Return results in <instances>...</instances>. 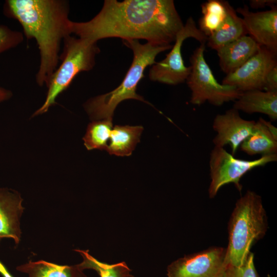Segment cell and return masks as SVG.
Segmentation results:
<instances>
[{"label":"cell","mask_w":277,"mask_h":277,"mask_svg":"<svg viewBox=\"0 0 277 277\" xmlns=\"http://www.w3.org/2000/svg\"><path fill=\"white\" fill-rule=\"evenodd\" d=\"M12 96V92L0 86V103L9 99Z\"/></svg>","instance_id":"4316f807"},{"label":"cell","mask_w":277,"mask_h":277,"mask_svg":"<svg viewBox=\"0 0 277 277\" xmlns=\"http://www.w3.org/2000/svg\"><path fill=\"white\" fill-rule=\"evenodd\" d=\"M192 37L201 44H206L207 37L197 27L192 17H189L182 29L176 35L171 51L166 57L152 65L149 70L150 80L162 83L176 85L186 81L191 67H186L182 57V46L184 41Z\"/></svg>","instance_id":"ba28073f"},{"label":"cell","mask_w":277,"mask_h":277,"mask_svg":"<svg viewBox=\"0 0 277 277\" xmlns=\"http://www.w3.org/2000/svg\"><path fill=\"white\" fill-rule=\"evenodd\" d=\"M23 34L5 25H0V53L18 46L23 41Z\"/></svg>","instance_id":"cb8c5ba5"},{"label":"cell","mask_w":277,"mask_h":277,"mask_svg":"<svg viewBox=\"0 0 277 277\" xmlns=\"http://www.w3.org/2000/svg\"><path fill=\"white\" fill-rule=\"evenodd\" d=\"M267 217L261 197L248 190L239 199L228 223V266L242 265L252 246L265 235Z\"/></svg>","instance_id":"3957f363"},{"label":"cell","mask_w":277,"mask_h":277,"mask_svg":"<svg viewBox=\"0 0 277 277\" xmlns=\"http://www.w3.org/2000/svg\"><path fill=\"white\" fill-rule=\"evenodd\" d=\"M183 26L172 0H106L93 18L70 21L68 28L70 35L93 42L120 37L167 46L174 42Z\"/></svg>","instance_id":"6da1fadb"},{"label":"cell","mask_w":277,"mask_h":277,"mask_svg":"<svg viewBox=\"0 0 277 277\" xmlns=\"http://www.w3.org/2000/svg\"><path fill=\"white\" fill-rule=\"evenodd\" d=\"M276 0H250L249 1L250 6L253 9L262 8L266 6L270 7L276 5Z\"/></svg>","instance_id":"484cf974"},{"label":"cell","mask_w":277,"mask_h":277,"mask_svg":"<svg viewBox=\"0 0 277 277\" xmlns=\"http://www.w3.org/2000/svg\"><path fill=\"white\" fill-rule=\"evenodd\" d=\"M0 274L3 277H14L0 261Z\"/></svg>","instance_id":"f1b7e54d"},{"label":"cell","mask_w":277,"mask_h":277,"mask_svg":"<svg viewBox=\"0 0 277 277\" xmlns=\"http://www.w3.org/2000/svg\"><path fill=\"white\" fill-rule=\"evenodd\" d=\"M112 128V119L96 120L89 124L83 137L87 150H106Z\"/></svg>","instance_id":"7402d4cb"},{"label":"cell","mask_w":277,"mask_h":277,"mask_svg":"<svg viewBox=\"0 0 277 277\" xmlns=\"http://www.w3.org/2000/svg\"><path fill=\"white\" fill-rule=\"evenodd\" d=\"M240 149L249 155L276 154L277 138L269 131L260 117L255 121L252 133L241 144Z\"/></svg>","instance_id":"ac0fdd59"},{"label":"cell","mask_w":277,"mask_h":277,"mask_svg":"<svg viewBox=\"0 0 277 277\" xmlns=\"http://www.w3.org/2000/svg\"><path fill=\"white\" fill-rule=\"evenodd\" d=\"M236 12L241 14L247 34L261 47L277 52V7L270 9L253 12L247 6L238 8Z\"/></svg>","instance_id":"7c38bea8"},{"label":"cell","mask_w":277,"mask_h":277,"mask_svg":"<svg viewBox=\"0 0 277 277\" xmlns=\"http://www.w3.org/2000/svg\"><path fill=\"white\" fill-rule=\"evenodd\" d=\"M255 121L243 119L239 111L231 108L223 114H217L212 127L216 134L213 139L215 147L231 146L234 155L242 142L252 132Z\"/></svg>","instance_id":"8fae6325"},{"label":"cell","mask_w":277,"mask_h":277,"mask_svg":"<svg viewBox=\"0 0 277 277\" xmlns=\"http://www.w3.org/2000/svg\"><path fill=\"white\" fill-rule=\"evenodd\" d=\"M223 277H260L254 265V254L250 252L244 263L240 266L228 265Z\"/></svg>","instance_id":"603a6c76"},{"label":"cell","mask_w":277,"mask_h":277,"mask_svg":"<svg viewBox=\"0 0 277 277\" xmlns=\"http://www.w3.org/2000/svg\"><path fill=\"white\" fill-rule=\"evenodd\" d=\"M63 42V51L60 56L62 63L47 86L48 89L44 103L33 116L46 112L78 73L92 69L95 65V56L100 51L97 43L71 35L67 36Z\"/></svg>","instance_id":"5b68a950"},{"label":"cell","mask_w":277,"mask_h":277,"mask_svg":"<svg viewBox=\"0 0 277 277\" xmlns=\"http://www.w3.org/2000/svg\"><path fill=\"white\" fill-rule=\"evenodd\" d=\"M263 122L264 125L266 126L269 131L271 133L273 136L277 138V129L269 121H267L263 118Z\"/></svg>","instance_id":"83f0119b"},{"label":"cell","mask_w":277,"mask_h":277,"mask_svg":"<svg viewBox=\"0 0 277 277\" xmlns=\"http://www.w3.org/2000/svg\"><path fill=\"white\" fill-rule=\"evenodd\" d=\"M263 90L277 91V65L270 69L266 74L264 79Z\"/></svg>","instance_id":"d4e9b609"},{"label":"cell","mask_w":277,"mask_h":277,"mask_svg":"<svg viewBox=\"0 0 277 277\" xmlns=\"http://www.w3.org/2000/svg\"><path fill=\"white\" fill-rule=\"evenodd\" d=\"M16 269L27 274L28 277H87L78 264L58 265L43 260H30L17 266Z\"/></svg>","instance_id":"e0dca14e"},{"label":"cell","mask_w":277,"mask_h":277,"mask_svg":"<svg viewBox=\"0 0 277 277\" xmlns=\"http://www.w3.org/2000/svg\"><path fill=\"white\" fill-rule=\"evenodd\" d=\"M276 65L277 52L262 46L243 65L226 74L222 84L234 87L241 92L263 90L266 74Z\"/></svg>","instance_id":"30bf717a"},{"label":"cell","mask_w":277,"mask_h":277,"mask_svg":"<svg viewBox=\"0 0 277 277\" xmlns=\"http://www.w3.org/2000/svg\"><path fill=\"white\" fill-rule=\"evenodd\" d=\"M233 108L246 113H260L277 119V91L251 90L241 92Z\"/></svg>","instance_id":"9a60e30c"},{"label":"cell","mask_w":277,"mask_h":277,"mask_svg":"<svg viewBox=\"0 0 277 277\" xmlns=\"http://www.w3.org/2000/svg\"><path fill=\"white\" fill-rule=\"evenodd\" d=\"M261 46L249 35H244L229 43L216 51L223 72L228 74L243 65Z\"/></svg>","instance_id":"5bb4252c"},{"label":"cell","mask_w":277,"mask_h":277,"mask_svg":"<svg viewBox=\"0 0 277 277\" xmlns=\"http://www.w3.org/2000/svg\"><path fill=\"white\" fill-rule=\"evenodd\" d=\"M277 161V154L262 155L254 160H244L235 158L224 147H215L209 158L210 184L208 188L210 198H214L223 186L232 183L241 192V178L254 168L264 166Z\"/></svg>","instance_id":"52a82bcc"},{"label":"cell","mask_w":277,"mask_h":277,"mask_svg":"<svg viewBox=\"0 0 277 277\" xmlns=\"http://www.w3.org/2000/svg\"><path fill=\"white\" fill-rule=\"evenodd\" d=\"M83 258V261L78 265L83 269H93L100 277H134L131 270L125 262L113 264L101 262L90 255L89 250L75 249Z\"/></svg>","instance_id":"44dd1931"},{"label":"cell","mask_w":277,"mask_h":277,"mask_svg":"<svg viewBox=\"0 0 277 277\" xmlns=\"http://www.w3.org/2000/svg\"><path fill=\"white\" fill-rule=\"evenodd\" d=\"M247 35L242 17L228 3L227 15L218 29L207 38V45L216 50L241 36Z\"/></svg>","instance_id":"2e32d148"},{"label":"cell","mask_w":277,"mask_h":277,"mask_svg":"<svg viewBox=\"0 0 277 277\" xmlns=\"http://www.w3.org/2000/svg\"><path fill=\"white\" fill-rule=\"evenodd\" d=\"M141 126L115 125L112 129L106 151L112 155L129 156L140 141Z\"/></svg>","instance_id":"d6986e66"},{"label":"cell","mask_w":277,"mask_h":277,"mask_svg":"<svg viewBox=\"0 0 277 277\" xmlns=\"http://www.w3.org/2000/svg\"><path fill=\"white\" fill-rule=\"evenodd\" d=\"M228 2L209 0L201 5L202 17L199 20V29L207 38L222 24L227 15Z\"/></svg>","instance_id":"ffe728a7"},{"label":"cell","mask_w":277,"mask_h":277,"mask_svg":"<svg viewBox=\"0 0 277 277\" xmlns=\"http://www.w3.org/2000/svg\"><path fill=\"white\" fill-rule=\"evenodd\" d=\"M228 266L226 248L212 246L170 264L167 277H223Z\"/></svg>","instance_id":"9c48e42d"},{"label":"cell","mask_w":277,"mask_h":277,"mask_svg":"<svg viewBox=\"0 0 277 277\" xmlns=\"http://www.w3.org/2000/svg\"><path fill=\"white\" fill-rule=\"evenodd\" d=\"M6 15L16 19L28 39L34 38L40 54L36 75L39 86L49 84L57 69L62 41L68 35V2L63 0H7Z\"/></svg>","instance_id":"7a4b0ae2"},{"label":"cell","mask_w":277,"mask_h":277,"mask_svg":"<svg viewBox=\"0 0 277 277\" xmlns=\"http://www.w3.org/2000/svg\"><path fill=\"white\" fill-rule=\"evenodd\" d=\"M122 41L132 50L133 61L122 82L117 88L108 93L92 98L86 103L85 110L92 120L112 119L116 106L126 100L134 99L150 104L136 93L137 86L144 76L145 69L156 63V56L170 49L172 46V45L162 46L149 42L142 44L136 39Z\"/></svg>","instance_id":"277c9868"},{"label":"cell","mask_w":277,"mask_h":277,"mask_svg":"<svg viewBox=\"0 0 277 277\" xmlns=\"http://www.w3.org/2000/svg\"><path fill=\"white\" fill-rule=\"evenodd\" d=\"M23 199L17 191L0 188V243L11 239L16 245L21 241V219L25 209Z\"/></svg>","instance_id":"4fadbf2b"},{"label":"cell","mask_w":277,"mask_h":277,"mask_svg":"<svg viewBox=\"0 0 277 277\" xmlns=\"http://www.w3.org/2000/svg\"><path fill=\"white\" fill-rule=\"evenodd\" d=\"M205 48V44H201L190 58L191 71L186 81L191 91V103L200 106L208 102L220 106L234 102L241 92L234 87L217 82L204 57Z\"/></svg>","instance_id":"8992f818"}]
</instances>
